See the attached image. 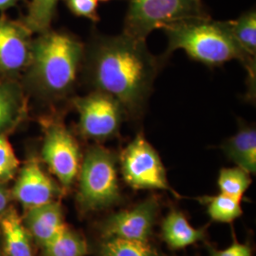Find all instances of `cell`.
<instances>
[{
	"label": "cell",
	"instance_id": "obj_1",
	"mask_svg": "<svg viewBox=\"0 0 256 256\" xmlns=\"http://www.w3.org/2000/svg\"><path fill=\"white\" fill-rule=\"evenodd\" d=\"M86 77L93 92L119 102L128 117H138L153 90L160 62L144 41L122 34L94 37L86 50Z\"/></svg>",
	"mask_w": 256,
	"mask_h": 256
},
{
	"label": "cell",
	"instance_id": "obj_2",
	"mask_svg": "<svg viewBox=\"0 0 256 256\" xmlns=\"http://www.w3.org/2000/svg\"><path fill=\"white\" fill-rule=\"evenodd\" d=\"M84 54V44L72 34L50 28L38 34L21 82L25 92L48 102L64 100L76 88Z\"/></svg>",
	"mask_w": 256,
	"mask_h": 256
},
{
	"label": "cell",
	"instance_id": "obj_3",
	"mask_svg": "<svg viewBox=\"0 0 256 256\" xmlns=\"http://www.w3.org/2000/svg\"><path fill=\"white\" fill-rule=\"evenodd\" d=\"M168 37L167 54L182 50L196 62L210 68L238 60L256 79V58L247 54L232 36L230 21L206 18L184 19L164 28Z\"/></svg>",
	"mask_w": 256,
	"mask_h": 256
},
{
	"label": "cell",
	"instance_id": "obj_4",
	"mask_svg": "<svg viewBox=\"0 0 256 256\" xmlns=\"http://www.w3.org/2000/svg\"><path fill=\"white\" fill-rule=\"evenodd\" d=\"M117 156L108 149H88L79 173V202L86 210H100L119 202Z\"/></svg>",
	"mask_w": 256,
	"mask_h": 256
},
{
	"label": "cell",
	"instance_id": "obj_5",
	"mask_svg": "<svg viewBox=\"0 0 256 256\" xmlns=\"http://www.w3.org/2000/svg\"><path fill=\"white\" fill-rule=\"evenodd\" d=\"M209 16L202 0H129L124 34L140 41L184 19Z\"/></svg>",
	"mask_w": 256,
	"mask_h": 256
},
{
	"label": "cell",
	"instance_id": "obj_6",
	"mask_svg": "<svg viewBox=\"0 0 256 256\" xmlns=\"http://www.w3.org/2000/svg\"><path fill=\"white\" fill-rule=\"evenodd\" d=\"M44 128L42 158L50 171L64 187H70L79 176L82 156L78 142L58 118L41 122Z\"/></svg>",
	"mask_w": 256,
	"mask_h": 256
},
{
	"label": "cell",
	"instance_id": "obj_7",
	"mask_svg": "<svg viewBox=\"0 0 256 256\" xmlns=\"http://www.w3.org/2000/svg\"><path fill=\"white\" fill-rule=\"evenodd\" d=\"M122 174L130 187L136 190H164L173 192L160 156L142 134H138L120 158Z\"/></svg>",
	"mask_w": 256,
	"mask_h": 256
},
{
	"label": "cell",
	"instance_id": "obj_8",
	"mask_svg": "<svg viewBox=\"0 0 256 256\" xmlns=\"http://www.w3.org/2000/svg\"><path fill=\"white\" fill-rule=\"evenodd\" d=\"M74 108L79 114V131L82 137L96 142L106 140L119 134L126 116L119 102L102 92L74 98Z\"/></svg>",
	"mask_w": 256,
	"mask_h": 256
},
{
	"label": "cell",
	"instance_id": "obj_9",
	"mask_svg": "<svg viewBox=\"0 0 256 256\" xmlns=\"http://www.w3.org/2000/svg\"><path fill=\"white\" fill-rule=\"evenodd\" d=\"M32 32L21 20L0 16V79L18 80L30 59Z\"/></svg>",
	"mask_w": 256,
	"mask_h": 256
},
{
	"label": "cell",
	"instance_id": "obj_10",
	"mask_svg": "<svg viewBox=\"0 0 256 256\" xmlns=\"http://www.w3.org/2000/svg\"><path fill=\"white\" fill-rule=\"evenodd\" d=\"M158 202L148 200L131 210L113 214L102 226L106 238H117L148 242L158 212Z\"/></svg>",
	"mask_w": 256,
	"mask_h": 256
},
{
	"label": "cell",
	"instance_id": "obj_11",
	"mask_svg": "<svg viewBox=\"0 0 256 256\" xmlns=\"http://www.w3.org/2000/svg\"><path fill=\"white\" fill-rule=\"evenodd\" d=\"M57 194L56 183L46 174L40 162L34 156L28 158L19 172L12 196L30 210L54 202Z\"/></svg>",
	"mask_w": 256,
	"mask_h": 256
},
{
	"label": "cell",
	"instance_id": "obj_12",
	"mask_svg": "<svg viewBox=\"0 0 256 256\" xmlns=\"http://www.w3.org/2000/svg\"><path fill=\"white\" fill-rule=\"evenodd\" d=\"M28 99L18 80L0 79V135L14 131L26 120Z\"/></svg>",
	"mask_w": 256,
	"mask_h": 256
},
{
	"label": "cell",
	"instance_id": "obj_13",
	"mask_svg": "<svg viewBox=\"0 0 256 256\" xmlns=\"http://www.w3.org/2000/svg\"><path fill=\"white\" fill-rule=\"evenodd\" d=\"M25 226L41 246L45 245L66 227L61 205L54 200L30 209Z\"/></svg>",
	"mask_w": 256,
	"mask_h": 256
},
{
	"label": "cell",
	"instance_id": "obj_14",
	"mask_svg": "<svg viewBox=\"0 0 256 256\" xmlns=\"http://www.w3.org/2000/svg\"><path fill=\"white\" fill-rule=\"evenodd\" d=\"M223 151L230 160L250 174L256 172V130L247 124L240 126L238 134L223 144Z\"/></svg>",
	"mask_w": 256,
	"mask_h": 256
},
{
	"label": "cell",
	"instance_id": "obj_15",
	"mask_svg": "<svg viewBox=\"0 0 256 256\" xmlns=\"http://www.w3.org/2000/svg\"><path fill=\"white\" fill-rule=\"evenodd\" d=\"M162 238L172 250H182L204 240L205 230L194 229L180 210H173L162 223Z\"/></svg>",
	"mask_w": 256,
	"mask_h": 256
},
{
	"label": "cell",
	"instance_id": "obj_16",
	"mask_svg": "<svg viewBox=\"0 0 256 256\" xmlns=\"http://www.w3.org/2000/svg\"><path fill=\"white\" fill-rule=\"evenodd\" d=\"M4 248L8 256H34L30 234L18 212L10 210L1 220Z\"/></svg>",
	"mask_w": 256,
	"mask_h": 256
},
{
	"label": "cell",
	"instance_id": "obj_17",
	"mask_svg": "<svg viewBox=\"0 0 256 256\" xmlns=\"http://www.w3.org/2000/svg\"><path fill=\"white\" fill-rule=\"evenodd\" d=\"M60 0H30L27 16L20 19L32 34H41L52 28Z\"/></svg>",
	"mask_w": 256,
	"mask_h": 256
},
{
	"label": "cell",
	"instance_id": "obj_18",
	"mask_svg": "<svg viewBox=\"0 0 256 256\" xmlns=\"http://www.w3.org/2000/svg\"><path fill=\"white\" fill-rule=\"evenodd\" d=\"M42 247L45 256H86L88 252L86 240L68 226Z\"/></svg>",
	"mask_w": 256,
	"mask_h": 256
},
{
	"label": "cell",
	"instance_id": "obj_19",
	"mask_svg": "<svg viewBox=\"0 0 256 256\" xmlns=\"http://www.w3.org/2000/svg\"><path fill=\"white\" fill-rule=\"evenodd\" d=\"M202 200L207 204L208 214L216 222L232 223L243 214L241 200L221 192L216 196H204Z\"/></svg>",
	"mask_w": 256,
	"mask_h": 256
},
{
	"label": "cell",
	"instance_id": "obj_20",
	"mask_svg": "<svg viewBox=\"0 0 256 256\" xmlns=\"http://www.w3.org/2000/svg\"><path fill=\"white\" fill-rule=\"evenodd\" d=\"M232 36L247 54L256 55V12L254 10L243 14L238 20L230 21Z\"/></svg>",
	"mask_w": 256,
	"mask_h": 256
},
{
	"label": "cell",
	"instance_id": "obj_21",
	"mask_svg": "<svg viewBox=\"0 0 256 256\" xmlns=\"http://www.w3.org/2000/svg\"><path fill=\"white\" fill-rule=\"evenodd\" d=\"M252 182L250 174L239 167L222 169L218 180L221 194L239 200H242Z\"/></svg>",
	"mask_w": 256,
	"mask_h": 256
},
{
	"label": "cell",
	"instance_id": "obj_22",
	"mask_svg": "<svg viewBox=\"0 0 256 256\" xmlns=\"http://www.w3.org/2000/svg\"><path fill=\"white\" fill-rule=\"evenodd\" d=\"M102 256H158L148 242L111 238L102 244Z\"/></svg>",
	"mask_w": 256,
	"mask_h": 256
},
{
	"label": "cell",
	"instance_id": "obj_23",
	"mask_svg": "<svg viewBox=\"0 0 256 256\" xmlns=\"http://www.w3.org/2000/svg\"><path fill=\"white\" fill-rule=\"evenodd\" d=\"M19 160L5 135H0V183L12 180L18 170Z\"/></svg>",
	"mask_w": 256,
	"mask_h": 256
},
{
	"label": "cell",
	"instance_id": "obj_24",
	"mask_svg": "<svg viewBox=\"0 0 256 256\" xmlns=\"http://www.w3.org/2000/svg\"><path fill=\"white\" fill-rule=\"evenodd\" d=\"M66 6L77 18L90 19L92 22L100 21L97 0H64Z\"/></svg>",
	"mask_w": 256,
	"mask_h": 256
},
{
	"label": "cell",
	"instance_id": "obj_25",
	"mask_svg": "<svg viewBox=\"0 0 256 256\" xmlns=\"http://www.w3.org/2000/svg\"><path fill=\"white\" fill-rule=\"evenodd\" d=\"M210 256H252V248L248 244H241L238 240H234L232 246L223 250L212 248Z\"/></svg>",
	"mask_w": 256,
	"mask_h": 256
},
{
	"label": "cell",
	"instance_id": "obj_26",
	"mask_svg": "<svg viewBox=\"0 0 256 256\" xmlns=\"http://www.w3.org/2000/svg\"><path fill=\"white\" fill-rule=\"evenodd\" d=\"M23 0H0V12L4 14L6 10L16 7Z\"/></svg>",
	"mask_w": 256,
	"mask_h": 256
},
{
	"label": "cell",
	"instance_id": "obj_27",
	"mask_svg": "<svg viewBox=\"0 0 256 256\" xmlns=\"http://www.w3.org/2000/svg\"><path fill=\"white\" fill-rule=\"evenodd\" d=\"M9 194L4 188L0 189V212L6 209L9 203Z\"/></svg>",
	"mask_w": 256,
	"mask_h": 256
},
{
	"label": "cell",
	"instance_id": "obj_28",
	"mask_svg": "<svg viewBox=\"0 0 256 256\" xmlns=\"http://www.w3.org/2000/svg\"><path fill=\"white\" fill-rule=\"evenodd\" d=\"M98 1V0H97ZM100 1H104V2H106V1H110V0H100Z\"/></svg>",
	"mask_w": 256,
	"mask_h": 256
},
{
	"label": "cell",
	"instance_id": "obj_29",
	"mask_svg": "<svg viewBox=\"0 0 256 256\" xmlns=\"http://www.w3.org/2000/svg\"><path fill=\"white\" fill-rule=\"evenodd\" d=\"M1 188H3V187H2V185H1V183H0V189H1Z\"/></svg>",
	"mask_w": 256,
	"mask_h": 256
}]
</instances>
